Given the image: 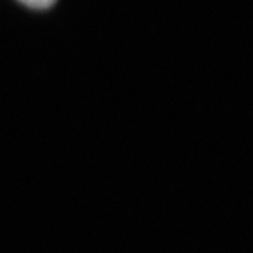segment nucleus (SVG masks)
<instances>
[{"instance_id": "1", "label": "nucleus", "mask_w": 253, "mask_h": 253, "mask_svg": "<svg viewBox=\"0 0 253 253\" xmlns=\"http://www.w3.org/2000/svg\"><path fill=\"white\" fill-rule=\"evenodd\" d=\"M20 3L26 4L31 9H48L51 6H54V3L56 0H18Z\"/></svg>"}]
</instances>
